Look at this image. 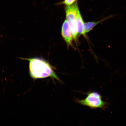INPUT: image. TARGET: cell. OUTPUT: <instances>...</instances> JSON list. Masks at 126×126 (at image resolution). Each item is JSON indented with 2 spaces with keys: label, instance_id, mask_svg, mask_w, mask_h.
Returning a JSON list of instances; mask_svg holds the SVG:
<instances>
[{
  "label": "cell",
  "instance_id": "7",
  "mask_svg": "<svg viewBox=\"0 0 126 126\" xmlns=\"http://www.w3.org/2000/svg\"><path fill=\"white\" fill-rule=\"evenodd\" d=\"M78 0H64L63 1L58 2L56 4V5H70L74 3Z\"/></svg>",
  "mask_w": 126,
  "mask_h": 126
},
{
  "label": "cell",
  "instance_id": "4",
  "mask_svg": "<svg viewBox=\"0 0 126 126\" xmlns=\"http://www.w3.org/2000/svg\"><path fill=\"white\" fill-rule=\"evenodd\" d=\"M61 34L63 38L67 44L68 48L71 46L74 48V47L73 44V36L66 20H64L62 25Z\"/></svg>",
  "mask_w": 126,
  "mask_h": 126
},
{
  "label": "cell",
  "instance_id": "6",
  "mask_svg": "<svg viewBox=\"0 0 126 126\" xmlns=\"http://www.w3.org/2000/svg\"><path fill=\"white\" fill-rule=\"evenodd\" d=\"M112 16H110L106 17L105 18L99 20L97 21H94L88 22L84 23V31L85 33H88L91 31L94 27L95 26L98 24L101 23L102 21L111 18Z\"/></svg>",
  "mask_w": 126,
  "mask_h": 126
},
{
  "label": "cell",
  "instance_id": "2",
  "mask_svg": "<svg viewBox=\"0 0 126 126\" xmlns=\"http://www.w3.org/2000/svg\"><path fill=\"white\" fill-rule=\"evenodd\" d=\"M86 97L84 99H76L75 102L79 104L86 106L91 109H100L105 110L108 108V102H105L102 99L101 94L96 91H89L84 93Z\"/></svg>",
  "mask_w": 126,
  "mask_h": 126
},
{
  "label": "cell",
  "instance_id": "5",
  "mask_svg": "<svg viewBox=\"0 0 126 126\" xmlns=\"http://www.w3.org/2000/svg\"><path fill=\"white\" fill-rule=\"evenodd\" d=\"M77 32L78 34L86 36L84 31V23L80 11L78 12L76 18Z\"/></svg>",
  "mask_w": 126,
  "mask_h": 126
},
{
  "label": "cell",
  "instance_id": "1",
  "mask_svg": "<svg viewBox=\"0 0 126 126\" xmlns=\"http://www.w3.org/2000/svg\"><path fill=\"white\" fill-rule=\"evenodd\" d=\"M20 58L29 61V74L33 79L50 77L63 83L57 75L54 67L45 60L39 58Z\"/></svg>",
  "mask_w": 126,
  "mask_h": 126
},
{
  "label": "cell",
  "instance_id": "3",
  "mask_svg": "<svg viewBox=\"0 0 126 126\" xmlns=\"http://www.w3.org/2000/svg\"><path fill=\"white\" fill-rule=\"evenodd\" d=\"M66 19L73 36V39L77 43L78 34L77 31L76 18L79 11L78 1L70 5L64 6Z\"/></svg>",
  "mask_w": 126,
  "mask_h": 126
}]
</instances>
